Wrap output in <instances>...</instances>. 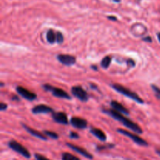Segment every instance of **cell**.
<instances>
[{"instance_id": "cell-4", "label": "cell", "mask_w": 160, "mask_h": 160, "mask_svg": "<svg viewBox=\"0 0 160 160\" xmlns=\"http://www.w3.org/2000/svg\"><path fill=\"white\" fill-rule=\"evenodd\" d=\"M42 88H43L46 92H51L54 96L57 97V98H65V99H70V98H71L67 92H66L65 91L62 90V89L59 88L53 87L52 85H50V84H43V85H42Z\"/></svg>"}, {"instance_id": "cell-23", "label": "cell", "mask_w": 160, "mask_h": 160, "mask_svg": "<svg viewBox=\"0 0 160 160\" xmlns=\"http://www.w3.org/2000/svg\"><path fill=\"white\" fill-rule=\"evenodd\" d=\"M34 157H35L36 160H50L48 159H47L46 157H45L44 156H42V155H40V154H34Z\"/></svg>"}, {"instance_id": "cell-24", "label": "cell", "mask_w": 160, "mask_h": 160, "mask_svg": "<svg viewBox=\"0 0 160 160\" xmlns=\"http://www.w3.org/2000/svg\"><path fill=\"white\" fill-rule=\"evenodd\" d=\"M70 138H73V139H78L80 138V136L78 133L71 131V132L70 133Z\"/></svg>"}, {"instance_id": "cell-30", "label": "cell", "mask_w": 160, "mask_h": 160, "mask_svg": "<svg viewBox=\"0 0 160 160\" xmlns=\"http://www.w3.org/2000/svg\"><path fill=\"white\" fill-rule=\"evenodd\" d=\"M157 37H158V39H159V42H160V32H159V33H158Z\"/></svg>"}, {"instance_id": "cell-31", "label": "cell", "mask_w": 160, "mask_h": 160, "mask_svg": "<svg viewBox=\"0 0 160 160\" xmlns=\"http://www.w3.org/2000/svg\"><path fill=\"white\" fill-rule=\"evenodd\" d=\"M114 2H120V0H113Z\"/></svg>"}, {"instance_id": "cell-20", "label": "cell", "mask_w": 160, "mask_h": 160, "mask_svg": "<svg viewBox=\"0 0 160 160\" xmlns=\"http://www.w3.org/2000/svg\"><path fill=\"white\" fill-rule=\"evenodd\" d=\"M56 34H57V41H56V43L62 44L64 41L63 34H62V33L59 31H56Z\"/></svg>"}, {"instance_id": "cell-21", "label": "cell", "mask_w": 160, "mask_h": 160, "mask_svg": "<svg viewBox=\"0 0 160 160\" xmlns=\"http://www.w3.org/2000/svg\"><path fill=\"white\" fill-rule=\"evenodd\" d=\"M152 88L154 91L155 95L159 99H160V88L158 87V86L155 85V84H152Z\"/></svg>"}, {"instance_id": "cell-14", "label": "cell", "mask_w": 160, "mask_h": 160, "mask_svg": "<svg viewBox=\"0 0 160 160\" xmlns=\"http://www.w3.org/2000/svg\"><path fill=\"white\" fill-rule=\"evenodd\" d=\"M22 126L23 127V128H24L25 130H26L27 131H28V133H29V134H31V135H33V136H34V137H36V138H40V139H42V140H45V141H46L47 140V138L45 137V134H42V133H41V132H39V131H36V130H34V129H33V128H30V127H28V126H27V125H25V124H22Z\"/></svg>"}, {"instance_id": "cell-10", "label": "cell", "mask_w": 160, "mask_h": 160, "mask_svg": "<svg viewBox=\"0 0 160 160\" xmlns=\"http://www.w3.org/2000/svg\"><path fill=\"white\" fill-rule=\"evenodd\" d=\"M31 112L34 114H42V113H53L54 110L50 106H46L45 104H40L35 106L32 108Z\"/></svg>"}, {"instance_id": "cell-3", "label": "cell", "mask_w": 160, "mask_h": 160, "mask_svg": "<svg viewBox=\"0 0 160 160\" xmlns=\"http://www.w3.org/2000/svg\"><path fill=\"white\" fill-rule=\"evenodd\" d=\"M8 146L11 148L12 150H13L16 152L19 153V154L21 155L23 157L27 158V159H30L31 158V153L30 152L25 148L24 146L21 145L20 143H19L18 142L15 140H11L9 141V143H8Z\"/></svg>"}, {"instance_id": "cell-12", "label": "cell", "mask_w": 160, "mask_h": 160, "mask_svg": "<svg viewBox=\"0 0 160 160\" xmlns=\"http://www.w3.org/2000/svg\"><path fill=\"white\" fill-rule=\"evenodd\" d=\"M52 118L55 122L61 124H69V120L67 116L63 112H54L52 113Z\"/></svg>"}, {"instance_id": "cell-29", "label": "cell", "mask_w": 160, "mask_h": 160, "mask_svg": "<svg viewBox=\"0 0 160 160\" xmlns=\"http://www.w3.org/2000/svg\"><path fill=\"white\" fill-rule=\"evenodd\" d=\"M156 153H157V154L159 155V156H160V150L159 149H156Z\"/></svg>"}, {"instance_id": "cell-5", "label": "cell", "mask_w": 160, "mask_h": 160, "mask_svg": "<svg viewBox=\"0 0 160 160\" xmlns=\"http://www.w3.org/2000/svg\"><path fill=\"white\" fill-rule=\"evenodd\" d=\"M117 132L120 133V134H123V135L127 136V137L130 138L132 141H134L136 144L141 145V146H148V143L145 140H144L143 138H142L141 137H139L138 134H133V133L130 132V131H127V130L123 129H117Z\"/></svg>"}, {"instance_id": "cell-17", "label": "cell", "mask_w": 160, "mask_h": 160, "mask_svg": "<svg viewBox=\"0 0 160 160\" xmlns=\"http://www.w3.org/2000/svg\"><path fill=\"white\" fill-rule=\"evenodd\" d=\"M111 61H112V58H111V56H105L101 61V67H102L103 69H108L109 66H110Z\"/></svg>"}, {"instance_id": "cell-13", "label": "cell", "mask_w": 160, "mask_h": 160, "mask_svg": "<svg viewBox=\"0 0 160 160\" xmlns=\"http://www.w3.org/2000/svg\"><path fill=\"white\" fill-rule=\"evenodd\" d=\"M110 105L111 106H112V109H115V110L117 111V112H121V113L125 114V115H129L130 114L129 110H128L126 107H124L121 103L112 100V101H111Z\"/></svg>"}, {"instance_id": "cell-1", "label": "cell", "mask_w": 160, "mask_h": 160, "mask_svg": "<svg viewBox=\"0 0 160 160\" xmlns=\"http://www.w3.org/2000/svg\"><path fill=\"white\" fill-rule=\"evenodd\" d=\"M103 112H106V113L109 114L110 117H112V118L115 119V120H118V121L121 122L127 128L131 130L134 132L137 133V134H142L143 131L141 128V127L138 124H137L136 123L133 122L132 120H131L130 119H128V117H124L121 112H119L117 111H116L115 109H107V110H103Z\"/></svg>"}, {"instance_id": "cell-11", "label": "cell", "mask_w": 160, "mask_h": 160, "mask_svg": "<svg viewBox=\"0 0 160 160\" xmlns=\"http://www.w3.org/2000/svg\"><path fill=\"white\" fill-rule=\"evenodd\" d=\"M67 145L69 147V148H71L72 150H73V151L79 153L80 155L83 156L84 157L87 158V159H91V160L93 159V156H92V155L91 154L90 152H88V151H86L84 148H81V147L78 146V145H73V144H70V143H67Z\"/></svg>"}, {"instance_id": "cell-8", "label": "cell", "mask_w": 160, "mask_h": 160, "mask_svg": "<svg viewBox=\"0 0 160 160\" xmlns=\"http://www.w3.org/2000/svg\"><path fill=\"white\" fill-rule=\"evenodd\" d=\"M57 59L60 63L65 66H72L76 63V57L68 54H59Z\"/></svg>"}, {"instance_id": "cell-2", "label": "cell", "mask_w": 160, "mask_h": 160, "mask_svg": "<svg viewBox=\"0 0 160 160\" xmlns=\"http://www.w3.org/2000/svg\"><path fill=\"white\" fill-rule=\"evenodd\" d=\"M111 87L114 89V90L117 91L119 93L122 94V95H125L128 98H131V99L134 100L136 102L139 103V104H143L144 100L139 96L138 94H136L135 92H134L133 91L130 90L128 88H125L124 86L121 85V84H111Z\"/></svg>"}, {"instance_id": "cell-9", "label": "cell", "mask_w": 160, "mask_h": 160, "mask_svg": "<svg viewBox=\"0 0 160 160\" xmlns=\"http://www.w3.org/2000/svg\"><path fill=\"white\" fill-rule=\"evenodd\" d=\"M70 124L75 128H78V129H85L88 127V121L84 119L81 118V117H71L70 120Z\"/></svg>"}, {"instance_id": "cell-16", "label": "cell", "mask_w": 160, "mask_h": 160, "mask_svg": "<svg viewBox=\"0 0 160 160\" xmlns=\"http://www.w3.org/2000/svg\"><path fill=\"white\" fill-rule=\"evenodd\" d=\"M46 39L47 42L49 44H55L56 43L57 41V34L56 31H55L53 29H49L46 33Z\"/></svg>"}, {"instance_id": "cell-22", "label": "cell", "mask_w": 160, "mask_h": 160, "mask_svg": "<svg viewBox=\"0 0 160 160\" xmlns=\"http://www.w3.org/2000/svg\"><path fill=\"white\" fill-rule=\"evenodd\" d=\"M114 145H100V146H97V150L98 151H100V150H102V149H106V148H113Z\"/></svg>"}, {"instance_id": "cell-18", "label": "cell", "mask_w": 160, "mask_h": 160, "mask_svg": "<svg viewBox=\"0 0 160 160\" xmlns=\"http://www.w3.org/2000/svg\"><path fill=\"white\" fill-rule=\"evenodd\" d=\"M62 160H81L74 155L69 152H63L62 154Z\"/></svg>"}, {"instance_id": "cell-25", "label": "cell", "mask_w": 160, "mask_h": 160, "mask_svg": "<svg viewBox=\"0 0 160 160\" xmlns=\"http://www.w3.org/2000/svg\"><path fill=\"white\" fill-rule=\"evenodd\" d=\"M8 108V106L4 102L0 103V110L1 111H5Z\"/></svg>"}, {"instance_id": "cell-28", "label": "cell", "mask_w": 160, "mask_h": 160, "mask_svg": "<svg viewBox=\"0 0 160 160\" xmlns=\"http://www.w3.org/2000/svg\"><path fill=\"white\" fill-rule=\"evenodd\" d=\"M92 68L95 70H98V68H97V66H92Z\"/></svg>"}, {"instance_id": "cell-26", "label": "cell", "mask_w": 160, "mask_h": 160, "mask_svg": "<svg viewBox=\"0 0 160 160\" xmlns=\"http://www.w3.org/2000/svg\"><path fill=\"white\" fill-rule=\"evenodd\" d=\"M108 19L110 20H113V21L117 20V18L116 17H114V16H109V17H108Z\"/></svg>"}, {"instance_id": "cell-19", "label": "cell", "mask_w": 160, "mask_h": 160, "mask_svg": "<svg viewBox=\"0 0 160 160\" xmlns=\"http://www.w3.org/2000/svg\"><path fill=\"white\" fill-rule=\"evenodd\" d=\"M43 134H45V135L48 136V137H49L50 138L52 139H55V140H56V139L59 138V135H58V134H56V132H53V131L45 130V131H43Z\"/></svg>"}, {"instance_id": "cell-7", "label": "cell", "mask_w": 160, "mask_h": 160, "mask_svg": "<svg viewBox=\"0 0 160 160\" xmlns=\"http://www.w3.org/2000/svg\"><path fill=\"white\" fill-rule=\"evenodd\" d=\"M16 90H17V93H18L20 96H22L23 98H25V99L27 100L33 101V100H35L36 98H37V95H36V94L31 92V91L28 90V89L22 87V86H17Z\"/></svg>"}, {"instance_id": "cell-27", "label": "cell", "mask_w": 160, "mask_h": 160, "mask_svg": "<svg viewBox=\"0 0 160 160\" xmlns=\"http://www.w3.org/2000/svg\"><path fill=\"white\" fill-rule=\"evenodd\" d=\"M143 40L146 42H152V38H150V36H148V37L143 38Z\"/></svg>"}, {"instance_id": "cell-6", "label": "cell", "mask_w": 160, "mask_h": 160, "mask_svg": "<svg viewBox=\"0 0 160 160\" xmlns=\"http://www.w3.org/2000/svg\"><path fill=\"white\" fill-rule=\"evenodd\" d=\"M71 93L73 96L78 98L81 102H87L88 100V95L81 86H73L71 88Z\"/></svg>"}, {"instance_id": "cell-15", "label": "cell", "mask_w": 160, "mask_h": 160, "mask_svg": "<svg viewBox=\"0 0 160 160\" xmlns=\"http://www.w3.org/2000/svg\"><path fill=\"white\" fill-rule=\"evenodd\" d=\"M90 131L94 136H95L97 138L99 139V140L102 141V142H106V138H106V134H105L102 130L98 129V128H91Z\"/></svg>"}]
</instances>
